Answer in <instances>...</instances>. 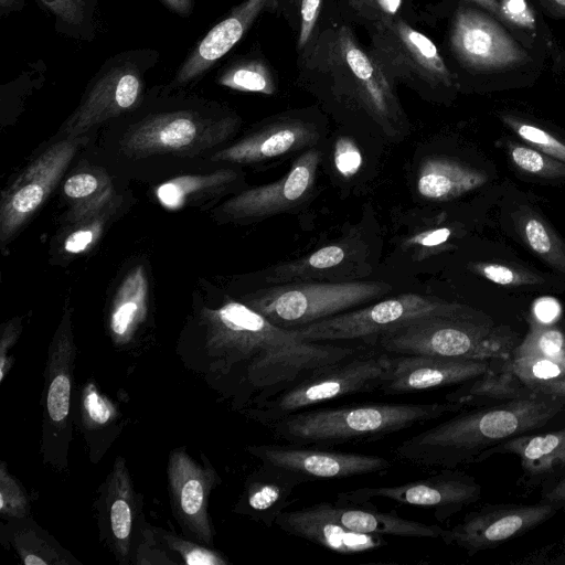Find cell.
I'll return each instance as SVG.
<instances>
[{
	"label": "cell",
	"instance_id": "cell-57",
	"mask_svg": "<svg viewBox=\"0 0 565 565\" xmlns=\"http://www.w3.org/2000/svg\"><path fill=\"white\" fill-rule=\"evenodd\" d=\"M472 4L478 6L479 8L486 10L491 13L498 20L500 19V9H499V0H466Z\"/></svg>",
	"mask_w": 565,
	"mask_h": 565
},
{
	"label": "cell",
	"instance_id": "cell-17",
	"mask_svg": "<svg viewBox=\"0 0 565 565\" xmlns=\"http://www.w3.org/2000/svg\"><path fill=\"white\" fill-rule=\"evenodd\" d=\"M494 361L394 354L379 391L394 395L463 384L490 371Z\"/></svg>",
	"mask_w": 565,
	"mask_h": 565
},
{
	"label": "cell",
	"instance_id": "cell-59",
	"mask_svg": "<svg viewBox=\"0 0 565 565\" xmlns=\"http://www.w3.org/2000/svg\"><path fill=\"white\" fill-rule=\"evenodd\" d=\"M286 1L294 6H300V2H301V0H286Z\"/></svg>",
	"mask_w": 565,
	"mask_h": 565
},
{
	"label": "cell",
	"instance_id": "cell-43",
	"mask_svg": "<svg viewBox=\"0 0 565 565\" xmlns=\"http://www.w3.org/2000/svg\"><path fill=\"white\" fill-rule=\"evenodd\" d=\"M171 548L178 551L184 563L189 565H223L226 562L215 552L199 546L191 542H186L175 536H168Z\"/></svg>",
	"mask_w": 565,
	"mask_h": 565
},
{
	"label": "cell",
	"instance_id": "cell-37",
	"mask_svg": "<svg viewBox=\"0 0 565 565\" xmlns=\"http://www.w3.org/2000/svg\"><path fill=\"white\" fill-rule=\"evenodd\" d=\"M509 362L512 372L524 385L557 380L565 376V356L510 358Z\"/></svg>",
	"mask_w": 565,
	"mask_h": 565
},
{
	"label": "cell",
	"instance_id": "cell-55",
	"mask_svg": "<svg viewBox=\"0 0 565 565\" xmlns=\"http://www.w3.org/2000/svg\"><path fill=\"white\" fill-rule=\"evenodd\" d=\"M544 501L552 503L557 509L565 507V477L562 478L547 493L544 494Z\"/></svg>",
	"mask_w": 565,
	"mask_h": 565
},
{
	"label": "cell",
	"instance_id": "cell-41",
	"mask_svg": "<svg viewBox=\"0 0 565 565\" xmlns=\"http://www.w3.org/2000/svg\"><path fill=\"white\" fill-rule=\"evenodd\" d=\"M26 507L25 494L2 465L0 472V512L9 516L20 518L25 514Z\"/></svg>",
	"mask_w": 565,
	"mask_h": 565
},
{
	"label": "cell",
	"instance_id": "cell-2",
	"mask_svg": "<svg viewBox=\"0 0 565 565\" xmlns=\"http://www.w3.org/2000/svg\"><path fill=\"white\" fill-rule=\"evenodd\" d=\"M565 408V398L535 395L456 415L420 431L394 450L422 467L454 469L480 461L498 444L547 424Z\"/></svg>",
	"mask_w": 565,
	"mask_h": 565
},
{
	"label": "cell",
	"instance_id": "cell-36",
	"mask_svg": "<svg viewBox=\"0 0 565 565\" xmlns=\"http://www.w3.org/2000/svg\"><path fill=\"white\" fill-rule=\"evenodd\" d=\"M508 152L513 164L523 172L552 179L565 177V162L535 148L509 142Z\"/></svg>",
	"mask_w": 565,
	"mask_h": 565
},
{
	"label": "cell",
	"instance_id": "cell-54",
	"mask_svg": "<svg viewBox=\"0 0 565 565\" xmlns=\"http://www.w3.org/2000/svg\"><path fill=\"white\" fill-rule=\"evenodd\" d=\"M542 11L556 19H565V0H537Z\"/></svg>",
	"mask_w": 565,
	"mask_h": 565
},
{
	"label": "cell",
	"instance_id": "cell-44",
	"mask_svg": "<svg viewBox=\"0 0 565 565\" xmlns=\"http://www.w3.org/2000/svg\"><path fill=\"white\" fill-rule=\"evenodd\" d=\"M361 163L362 157L358 146L350 138H339L334 148V164L338 171L349 178L359 171Z\"/></svg>",
	"mask_w": 565,
	"mask_h": 565
},
{
	"label": "cell",
	"instance_id": "cell-13",
	"mask_svg": "<svg viewBox=\"0 0 565 565\" xmlns=\"http://www.w3.org/2000/svg\"><path fill=\"white\" fill-rule=\"evenodd\" d=\"M481 488L462 472L445 469L416 481L381 487H364L338 494V504L364 505L373 499H386L398 504L433 509L444 521L465 505L480 498Z\"/></svg>",
	"mask_w": 565,
	"mask_h": 565
},
{
	"label": "cell",
	"instance_id": "cell-20",
	"mask_svg": "<svg viewBox=\"0 0 565 565\" xmlns=\"http://www.w3.org/2000/svg\"><path fill=\"white\" fill-rule=\"evenodd\" d=\"M276 524L288 534L340 554L364 553L387 544L382 536L354 532L342 525L328 502L285 511Z\"/></svg>",
	"mask_w": 565,
	"mask_h": 565
},
{
	"label": "cell",
	"instance_id": "cell-23",
	"mask_svg": "<svg viewBox=\"0 0 565 565\" xmlns=\"http://www.w3.org/2000/svg\"><path fill=\"white\" fill-rule=\"evenodd\" d=\"M303 482L308 481L291 470L263 462L247 482L245 505L250 515L271 526L291 504L295 490Z\"/></svg>",
	"mask_w": 565,
	"mask_h": 565
},
{
	"label": "cell",
	"instance_id": "cell-50",
	"mask_svg": "<svg viewBox=\"0 0 565 565\" xmlns=\"http://www.w3.org/2000/svg\"><path fill=\"white\" fill-rule=\"evenodd\" d=\"M94 238L92 230H79L72 233L65 241L64 248L68 253H81L85 250Z\"/></svg>",
	"mask_w": 565,
	"mask_h": 565
},
{
	"label": "cell",
	"instance_id": "cell-47",
	"mask_svg": "<svg viewBox=\"0 0 565 565\" xmlns=\"http://www.w3.org/2000/svg\"><path fill=\"white\" fill-rule=\"evenodd\" d=\"M513 563L520 565L565 564V541L537 548Z\"/></svg>",
	"mask_w": 565,
	"mask_h": 565
},
{
	"label": "cell",
	"instance_id": "cell-10",
	"mask_svg": "<svg viewBox=\"0 0 565 565\" xmlns=\"http://www.w3.org/2000/svg\"><path fill=\"white\" fill-rule=\"evenodd\" d=\"M156 52L132 51L106 61L90 81L85 95L65 124L70 138L118 117L141 100L146 72L152 66Z\"/></svg>",
	"mask_w": 565,
	"mask_h": 565
},
{
	"label": "cell",
	"instance_id": "cell-25",
	"mask_svg": "<svg viewBox=\"0 0 565 565\" xmlns=\"http://www.w3.org/2000/svg\"><path fill=\"white\" fill-rule=\"evenodd\" d=\"M494 454H513L531 477L548 476L565 467V428L542 435H519L487 450L480 460Z\"/></svg>",
	"mask_w": 565,
	"mask_h": 565
},
{
	"label": "cell",
	"instance_id": "cell-28",
	"mask_svg": "<svg viewBox=\"0 0 565 565\" xmlns=\"http://www.w3.org/2000/svg\"><path fill=\"white\" fill-rule=\"evenodd\" d=\"M512 220L523 243L546 265L565 276V242L547 221L529 206L518 209Z\"/></svg>",
	"mask_w": 565,
	"mask_h": 565
},
{
	"label": "cell",
	"instance_id": "cell-42",
	"mask_svg": "<svg viewBox=\"0 0 565 565\" xmlns=\"http://www.w3.org/2000/svg\"><path fill=\"white\" fill-rule=\"evenodd\" d=\"M352 12L371 24L396 18L402 0H347Z\"/></svg>",
	"mask_w": 565,
	"mask_h": 565
},
{
	"label": "cell",
	"instance_id": "cell-33",
	"mask_svg": "<svg viewBox=\"0 0 565 565\" xmlns=\"http://www.w3.org/2000/svg\"><path fill=\"white\" fill-rule=\"evenodd\" d=\"M234 179L235 173L232 170H221L204 175H184L161 184L157 195L166 207L178 209L189 195L218 188Z\"/></svg>",
	"mask_w": 565,
	"mask_h": 565
},
{
	"label": "cell",
	"instance_id": "cell-8",
	"mask_svg": "<svg viewBox=\"0 0 565 565\" xmlns=\"http://www.w3.org/2000/svg\"><path fill=\"white\" fill-rule=\"evenodd\" d=\"M429 316L472 317L480 316L465 306L425 297L418 294H402L360 309L312 322L298 328L299 337L306 341L341 342L362 340L376 347L377 339L409 321Z\"/></svg>",
	"mask_w": 565,
	"mask_h": 565
},
{
	"label": "cell",
	"instance_id": "cell-32",
	"mask_svg": "<svg viewBox=\"0 0 565 565\" xmlns=\"http://www.w3.org/2000/svg\"><path fill=\"white\" fill-rule=\"evenodd\" d=\"M217 83L239 92L260 93L271 95L276 85L269 66L260 60L237 61L217 76Z\"/></svg>",
	"mask_w": 565,
	"mask_h": 565
},
{
	"label": "cell",
	"instance_id": "cell-40",
	"mask_svg": "<svg viewBox=\"0 0 565 565\" xmlns=\"http://www.w3.org/2000/svg\"><path fill=\"white\" fill-rule=\"evenodd\" d=\"M472 270L500 286L519 287L543 282V279L532 271L505 264L478 263L472 266Z\"/></svg>",
	"mask_w": 565,
	"mask_h": 565
},
{
	"label": "cell",
	"instance_id": "cell-58",
	"mask_svg": "<svg viewBox=\"0 0 565 565\" xmlns=\"http://www.w3.org/2000/svg\"><path fill=\"white\" fill-rule=\"evenodd\" d=\"M22 6L23 0H0V9L2 13L19 10Z\"/></svg>",
	"mask_w": 565,
	"mask_h": 565
},
{
	"label": "cell",
	"instance_id": "cell-15",
	"mask_svg": "<svg viewBox=\"0 0 565 565\" xmlns=\"http://www.w3.org/2000/svg\"><path fill=\"white\" fill-rule=\"evenodd\" d=\"M77 143L68 138L50 147L3 192L0 239L4 244L43 204L73 159Z\"/></svg>",
	"mask_w": 565,
	"mask_h": 565
},
{
	"label": "cell",
	"instance_id": "cell-18",
	"mask_svg": "<svg viewBox=\"0 0 565 565\" xmlns=\"http://www.w3.org/2000/svg\"><path fill=\"white\" fill-rule=\"evenodd\" d=\"M320 158L317 149L307 150L282 178L243 191L230 199L223 211L234 218H260L298 205L315 184Z\"/></svg>",
	"mask_w": 565,
	"mask_h": 565
},
{
	"label": "cell",
	"instance_id": "cell-1",
	"mask_svg": "<svg viewBox=\"0 0 565 565\" xmlns=\"http://www.w3.org/2000/svg\"><path fill=\"white\" fill-rule=\"evenodd\" d=\"M214 343L235 372L244 401H266L310 372L349 358L363 348L306 341L297 329L281 328L248 305L230 301L210 311Z\"/></svg>",
	"mask_w": 565,
	"mask_h": 565
},
{
	"label": "cell",
	"instance_id": "cell-22",
	"mask_svg": "<svg viewBox=\"0 0 565 565\" xmlns=\"http://www.w3.org/2000/svg\"><path fill=\"white\" fill-rule=\"evenodd\" d=\"M168 471L179 514L198 537L211 544L212 529L206 513V494L214 479L212 471L205 472L181 450L171 454Z\"/></svg>",
	"mask_w": 565,
	"mask_h": 565
},
{
	"label": "cell",
	"instance_id": "cell-52",
	"mask_svg": "<svg viewBox=\"0 0 565 565\" xmlns=\"http://www.w3.org/2000/svg\"><path fill=\"white\" fill-rule=\"evenodd\" d=\"M559 312L558 303L553 299H541L534 306V313L536 316V320L550 323L553 321Z\"/></svg>",
	"mask_w": 565,
	"mask_h": 565
},
{
	"label": "cell",
	"instance_id": "cell-46",
	"mask_svg": "<svg viewBox=\"0 0 565 565\" xmlns=\"http://www.w3.org/2000/svg\"><path fill=\"white\" fill-rule=\"evenodd\" d=\"M322 0H301L298 49L307 46L319 18Z\"/></svg>",
	"mask_w": 565,
	"mask_h": 565
},
{
	"label": "cell",
	"instance_id": "cell-29",
	"mask_svg": "<svg viewBox=\"0 0 565 565\" xmlns=\"http://www.w3.org/2000/svg\"><path fill=\"white\" fill-rule=\"evenodd\" d=\"M148 282L142 266L134 268L121 282L110 312V330L119 341L130 338L147 312Z\"/></svg>",
	"mask_w": 565,
	"mask_h": 565
},
{
	"label": "cell",
	"instance_id": "cell-14",
	"mask_svg": "<svg viewBox=\"0 0 565 565\" xmlns=\"http://www.w3.org/2000/svg\"><path fill=\"white\" fill-rule=\"evenodd\" d=\"M556 510L545 501L530 505H488L469 513L457 525L443 529L440 539L475 554L526 533L547 521Z\"/></svg>",
	"mask_w": 565,
	"mask_h": 565
},
{
	"label": "cell",
	"instance_id": "cell-4",
	"mask_svg": "<svg viewBox=\"0 0 565 565\" xmlns=\"http://www.w3.org/2000/svg\"><path fill=\"white\" fill-rule=\"evenodd\" d=\"M460 408L447 401L348 405L301 411L268 426L276 437L289 444L331 447L383 438Z\"/></svg>",
	"mask_w": 565,
	"mask_h": 565
},
{
	"label": "cell",
	"instance_id": "cell-31",
	"mask_svg": "<svg viewBox=\"0 0 565 565\" xmlns=\"http://www.w3.org/2000/svg\"><path fill=\"white\" fill-rule=\"evenodd\" d=\"M109 523L119 553L126 557L132 524V495L125 462L118 460L110 480Z\"/></svg>",
	"mask_w": 565,
	"mask_h": 565
},
{
	"label": "cell",
	"instance_id": "cell-24",
	"mask_svg": "<svg viewBox=\"0 0 565 565\" xmlns=\"http://www.w3.org/2000/svg\"><path fill=\"white\" fill-rule=\"evenodd\" d=\"M487 174L446 157L426 158L417 173L418 194L430 201H448L480 188Z\"/></svg>",
	"mask_w": 565,
	"mask_h": 565
},
{
	"label": "cell",
	"instance_id": "cell-35",
	"mask_svg": "<svg viewBox=\"0 0 565 565\" xmlns=\"http://www.w3.org/2000/svg\"><path fill=\"white\" fill-rule=\"evenodd\" d=\"M347 252L343 246L328 245L312 254L274 268V281L309 277L315 273L331 269L344 262Z\"/></svg>",
	"mask_w": 565,
	"mask_h": 565
},
{
	"label": "cell",
	"instance_id": "cell-49",
	"mask_svg": "<svg viewBox=\"0 0 565 565\" xmlns=\"http://www.w3.org/2000/svg\"><path fill=\"white\" fill-rule=\"evenodd\" d=\"M85 407L89 417L96 423L104 424L110 416L103 398L96 393L94 388H89L85 394Z\"/></svg>",
	"mask_w": 565,
	"mask_h": 565
},
{
	"label": "cell",
	"instance_id": "cell-12",
	"mask_svg": "<svg viewBox=\"0 0 565 565\" xmlns=\"http://www.w3.org/2000/svg\"><path fill=\"white\" fill-rule=\"evenodd\" d=\"M449 42L457 61L478 74L509 71L531 62L529 52L515 36L497 18L476 4L458 7Z\"/></svg>",
	"mask_w": 565,
	"mask_h": 565
},
{
	"label": "cell",
	"instance_id": "cell-48",
	"mask_svg": "<svg viewBox=\"0 0 565 565\" xmlns=\"http://www.w3.org/2000/svg\"><path fill=\"white\" fill-rule=\"evenodd\" d=\"M98 189V180L90 173H77L64 183V193L71 199H83Z\"/></svg>",
	"mask_w": 565,
	"mask_h": 565
},
{
	"label": "cell",
	"instance_id": "cell-34",
	"mask_svg": "<svg viewBox=\"0 0 565 565\" xmlns=\"http://www.w3.org/2000/svg\"><path fill=\"white\" fill-rule=\"evenodd\" d=\"M563 358L565 335L556 327L539 320L531 321L529 332L516 345L511 358Z\"/></svg>",
	"mask_w": 565,
	"mask_h": 565
},
{
	"label": "cell",
	"instance_id": "cell-26",
	"mask_svg": "<svg viewBox=\"0 0 565 565\" xmlns=\"http://www.w3.org/2000/svg\"><path fill=\"white\" fill-rule=\"evenodd\" d=\"M332 511L345 527L370 535L438 539L443 532L439 525L404 519L394 511L383 512L374 507L334 503Z\"/></svg>",
	"mask_w": 565,
	"mask_h": 565
},
{
	"label": "cell",
	"instance_id": "cell-45",
	"mask_svg": "<svg viewBox=\"0 0 565 565\" xmlns=\"http://www.w3.org/2000/svg\"><path fill=\"white\" fill-rule=\"evenodd\" d=\"M44 6L62 22L79 25L85 18L84 0H41Z\"/></svg>",
	"mask_w": 565,
	"mask_h": 565
},
{
	"label": "cell",
	"instance_id": "cell-51",
	"mask_svg": "<svg viewBox=\"0 0 565 565\" xmlns=\"http://www.w3.org/2000/svg\"><path fill=\"white\" fill-rule=\"evenodd\" d=\"M526 386L539 395H548L565 398V376L557 380L534 383Z\"/></svg>",
	"mask_w": 565,
	"mask_h": 565
},
{
	"label": "cell",
	"instance_id": "cell-27",
	"mask_svg": "<svg viewBox=\"0 0 565 565\" xmlns=\"http://www.w3.org/2000/svg\"><path fill=\"white\" fill-rule=\"evenodd\" d=\"M512 372L509 359L501 360L497 367L465 383L458 390L446 395V401L461 407L483 405L491 401H511L535 396Z\"/></svg>",
	"mask_w": 565,
	"mask_h": 565
},
{
	"label": "cell",
	"instance_id": "cell-30",
	"mask_svg": "<svg viewBox=\"0 0 565 565\" xmlns=\"http://www.w3.org/2000/svg\"><path fill=\"white\" fill-rule=\"evenodd\" d=\"M72 342L64 334L54 343L50 354V383L47 386L46 408L51 420L62 423L70 412L71 377L70 360Z\"/></svg>",
	"mask_w": 565,
	"mask_h": 565
},
{
	"label": "cell",
	"instance_id": "cell-5",
	"mask_svg": "<svg viewBox=\"0 0 565 565\" xmlns=\"http://www.w3.org/2000/svg\"><path fill=\"white\" fill-rule=\"evenodd\" d=\"M514 344L511 331L482 316L423 317L382 334L376 342L388 354L466 360H507Z\"/></svg>",
	"mask_w": 565,
	"mask_h": 565
},
{
	"label": "cell",
	"instance_id": "cell-3",
	"mask_svg": "<svg viewBox=\"0 0 565 565\" xmlns=\"http://www.w3.org/2000/svg\"><path fill=\"white\" fill-rule=\"evenodd\" d=\"M303 64L315 75H322L335 96L364 110L387 134L395 135L403 127L404 113L393 82L349 26L327 29L318 35Z\"/></svg>",
	"mask_w": 565,
	"mask_h": 565
},
{
	"label": "cell",
	"instance_id": "cell-56",
	"mask_svg": "<svg viewBox=\"0 0 565 565\" xmlns=\"http://www.w3.org/2000/svg\"><path fill=\"white\" fill-rule=\"evenodd\" d=\"M161 2L172 12L188 17L193 10V0H161Z\"/></svg>",
	"mask_w": 565,
	"mask_h": 565
},
{
	"label": "cell",
	"instance_id": "cell-21",
	"mask_svg": "<svg viewBox=\"0 0 565 565\" xmlns=\"http://www.w3.org/2000/svg\"><path fill=\"white\" fill-rule=\"evenodd\" d=\"M318 140L316 128L302 120H281L216 152L213 160L256 163L297 151Z\"/></svg>",
	"mask_w": 565,
	"mask_h": 565
},
{
	"label": "cell",
	"instance_id": "cell-19",
	"mask_svg": "<svg viewBox=\"0 0 565 565\" xmlns=\"http://www.w3.org/2000/svg\"><path fill=\"white\" fill-rule=\"evenodd\" d=\"M278 0H244L215 24L178 68L174 85H185L206 73L246 34L257 18L276 8Z\"/></svg>",
	"mask_w": 565,
	"mask_h": 565
},
{
	"label": "cell",
	"instance_id": "cell-7",
	"mask_svg": "<svg viewBox=\"0 0 565 565\" xmlns=\"http://www.w3.org/2000/svg\"><path fill=\"white\" fill-rule=\"evenodd\" d=\"M391 286L381 281L300 282L252 295L248 306L273 323L298 329L381 298Z\"/></svg>",
	"mask_w": 565,
	"mask_h": 565
},
{
	"label": "cell",
	"instance_id": "cell-6",
	"mask_svg": "<svg viewBox=\"0 0 565 565\" xmlns=\"http://www.w3.org/2000/svg\"><path fill=\"white\" fill-rule=\"evenodd\" d=\"M391 365L383 350L362 351L321 366L257 404L250 411L260 423L270 425L295 413L352 394L379 391Z\"/></svg>",
	"mask_w": 565,
	"mask_h": 565
},
{
	"label": "cell",
	"instance_id": "cell-11",
	"mask_svg": "<svg viewBox=\"0 0 565 565\" xmlns=\"http://www.w3.org/2000/svg\"><path fill=\"white\" fill-rule=\"evenodd\" d=\"M370 54L385 75L433 88L451 87L454 76L435 43L398 18L371 24Z\"/></svg>",
	"mask_w": 565,
	"mask_h": 565
},
{
	"label": "cell",
	"instance_id": "cell-53",
	"mask_svg": "<svg viewBox=\"0 0 565 565\" xmlns=\"http://www.w3.org/2000/svg\"><path fill=\"white\" fill-rule=\"evenodd\" d=\"M451 232L448 228L434 230L416 236L413 243L430 247L446 242Z\"/></svg>",
	"mask_w": 565,
	"mask_h": 565
},
{
	"label": "cell",
	"instance_id": "cell-9",
	"mask_svg": "<svg viewBox=\"0 0 565 565\" xmlns=\"http://www.w3.org/2000/svg\"><path fill=\"white\" fill-rule=\"evenodd\" d=\"M238 121L195 108H177L147 115L129 128L121 148L130 157L158 153L189 154L225 140Z\"/></svg>",
	"mask_w": 565,
	"mask_h": 565
},
{
	"label": "cell",
	"instance_id": "cell-16",
	"mask_svg": "<svg viewBox=\"0 0 565 565\" xmlns=\"http://www.w3.org/2000/svg\"><path fill=\"white\" fill-rule=\"evenodd\" d=\"M249 451L262 462L291 470L307 481L382 472L392 466L381 456L342 452L312 445H263L250 447Z\"/></svg>",
	"mask_w": 565,
	"mask_h": 565
},
{
	"label": "cell",
	"instance_id": "cell-38",
	"mask_svg": "<svg viewBox=\"0 0 565 565\" xmlns=\"http://www.w3.org/2000/svg\"><path fill=\"white\" fill-rule=\"evenodd\" d=\"M499 21L513 35H523L525 39L535 38L539 32L536 12L529 0H499Z\"/></svg>",
	"mask_w": 565,
	"mask_h": 565
},
{
	"label": "cell",
	"instance_id": "cell-39",
	"mask_svg": "<svg viewBox=\"0 0 565 565\" xmlns=\"http://www.w3.org/2000/svg\"><path fill=\"white\" fill-rule=\"evenodd\" d=\"M502 120L533 148L565 162V143L562 140L543 128L513 116L503 115Z\"/></svg>",
	"mask_w": 565,
	"mask_h": 565
}]
</instances>
